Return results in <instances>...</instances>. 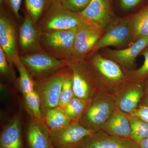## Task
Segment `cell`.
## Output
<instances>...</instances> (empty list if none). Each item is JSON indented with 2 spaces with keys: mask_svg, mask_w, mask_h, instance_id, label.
<instances>
[{
  "mask_svg": "<svg viewBox=\"0 0 148 148\" xmlns=\"http://www.w3.org/2000/svg\"><path fill=\"white\" fill-rule=\"evenodd\" d=\"M14 65L19 74L15 83L23 95L35 90V80L21 63L19 56L15 59Z\"/></svg>",
  "mask_w": 148,
  "mask_h": 148,
  "instance_id": "cell-22",
  "label": "cell"
},
{
  "mask_svg": "<svg viewBox=\"0 0 148 148\" xmlns=\"http://www.w3.org/2000/svg\"><path fill=\"white\" fill-rule=\"evenodd\" d=\"M135 41L132 31V16L116 18L106 29L104 35L96 43L87 57L104 48H121L130 44H132Z\"/></svg>",
  "mask_w": 148,
  "mask_h": 148,
  "instance_id": "cell-4",
  "label": "cell"
},
{
  "mask_svg": "<svg viewBox=\"0 0 148 148\" xmlns=\"http://www.w3.org/2000/svg\"><path fill=\"white\" fill-rule=\"evenodd\" d=\"M76 148H140L131 138L109 135L101 130L85 137Z\"/></svg>",
  "mask_w": 148,
  "mask_h": 148,
  "instance_id": "cell-14",
  "label": "cell"
},
{
  "mask_svg": "<svg viewBox=\"0 0 148 148\" xmlns=\"http://www.w3.org/2000/svg\"><path fill=\"white\" fill-rule=\"evenodd\" d=\"M19 57L34 80L49 76L69 66L68 61L56 58L43 50Z\"/></svg>",
  "mask_w": 148,
  "mask_h": 148,
  "instance_id": "cell-8",
  "label": "cell"
},
{
  "mask_svg": "<svg viewBox=\"0 0 148 148\" xmlns=\"http://www.w3.org/2000/svg\"><path fill=\"white\" fill-rule=\"evenodd\" d=\"M77 27L66 30L42 32L40 44L42 50L53 57L72 61Z\"/></svg>",
  "mask_w": 148,
  "mask_h": 148,
  "instance_id": "cell-2",
  "label": "cell"
},
{
  "mask_svg": "<svg viewBox=\"0 0 148 148\" xmlns=\"http://www.w3.org/2000/svg\"><path fill=\"white\" fill-rule=\"evenodd\" d=\"M116 94V108L130 114L139 106L145 92L142 84L126 81L117 90Z\"/></svg>",
  "mask_w": 148,
  "mask_h": 148,
  "instance_id": "cell-13",
  "label": "cell"
},
{
  "mask_svg": "<svg viewBox=\"0 0 148 148\" xmlns=\"http://www.w3.org/2000/svg\"><path fill=\"white\" fill-rule=\"evenodd\" d=\"M27 139L29 148H53L50 133L43 123L31 121L27 129Z\"/></svg>",
  "mask_w": 148,
  "mask_h": 148,
  "instance_id": "cell-19",
  "label": "cell"
},
{
  "mask_svg": "<svg viewBox=\"0 0 148 148\" xmlns=\"http://www.w3.org/2000/svg\"><path fill=\"white\" fill-rule=\"evenodd\" d=\"M55 148V147H54V148Z\"/></svg>",
  "mask_w": 148,
  "mask_h": 148,
  "instance_id": "cell-37",
  "label": "cell"
},
{
  "mask_svg": "<svg viewBox=\"0 0 148 148\" xmlns=\"http://www.w3.org/2000/svg\"><path fill=\"white\" fill-rule=\"evenodd\" d=\"M116 108L115 95L105 90H101L92 99L79 122L86 128L98 131Z\"/></svg>",
  "mask_w": 148,
  "mask_h": 148,
  "instance_id": "cell-3",
  "label": "cell"
},
{
  "mask_svg": "<svg viewBox=\"0 0 148 148\" xmlns=\"http://www.w3.org/2000/svg\"><path fill=\"white\" fill-rule=\"evenodd\" d=\"M24 19L18 27V46L19 56L42 51L40 44L42 34L37 22L32 20L25 10Z\"/></svg>",
  "mask_w": 148,
  "mask_h": 148,
  "instance_id": "cell-11",
  "label": "cell"
},
{
  "mask_svg": "<svg viewBox=\"0 0 148 148\" xmlns=\"http://www.w3.org/2000/svg\"><path fill=\"white\" fill-rule=\"evenodd\" d=\"M77 14L85 20L106 30L116 18L110 0H91L84 10Z\"/></svg>",
  "mask_w": 148,
  "mask_h": 148,
  "instance_id": "cell-15",
  "label": "cell"
},
{
  "mask_svg": "<svg viewBox=\"0 0 148 148\" xmlns=\"http://www.w3.org/2000/svg\"><path fill=\"white\" fill-rule=\"evenodd\" d=\"M100 130L109 135L130 138L131 127L128 114L116 108Z\"/></svg>",
  "mask_w": 148,
  "mask_h": 148,
  "instance_id": "cell-18",
  "label": "cell"
},
{
  "mask_svg": "<svg viewBox=\"0 0 148 148\" xmlns=\"http://www.w3.org/2000/svg\"><path fill=\"white\" fill-rule=\"evenodd\" d=\"M69 68L73 75L74 96L84 100L92 101L104 86L86 59L70 61Z\"/></svg>",
  "mask_w": 148,
  "mask_h": 148,
  "instance_id": "cell-1",
  "label": "cell"
},
{
  "mask_svg": "<svg viewBox=\"0 0 148 148\" xmlns=\"http://www.w3.org/2000/svg\"><path fill=\"white\" fill-rule=\"evenodd\" d=\"M130 115L138 116L148 123V107L139 104L137 108Z\"/></svg>",
  "mask_w": 148,
  "mask_h": 148,
  "instance_id": "cell-32",
  "label": "cell"
},
{
  "mask_svg": "<svg viewBox=\"0 0 148 148\" xmlns=\"http://www.w3.org/2000/svg\"><path fill=\"white\" fill-rule=\"evenodd\" d=\"M82 19L77 13L65 8L59 0H55L37 23L42 32H47L73 29Z\"/></svg>",
  "mask_w": 148,
  "mask_h": 148,
  "instance_id": "cell-6",
  "label": "cell"
},
{
  "mask_svg": "<svg viewBox=\"0 0 148 148\" xmlns=\"http://www.w3.org/2000/svg\"><path fill=\"white\" fill-rule=\"evenodd\" d=\"M148 46V37L141 38L124 49H108L105 54L119 64L123 71H130L134 66L135 59Z\"/></svg>",
  "mask_w": 148,
  "mask_h": 148,
  "instance_id": "cell-16",
  "label": "cell"
},
{
  "mask_svg": "<svg viewBox=\"0 0 148 148\" xmlns=\"http://www.w3.org/2000/svg\"><path fill=\"white\" fill-rule=\"evenodd\" d=\"M21 115L11 119L0 134V148H24Z\"/></svg>",
  "mask_w": 148,
  "mask_h": 148,
  "instance_id": "cell-17",
  "label": "cell"
},
{
  "mask_svg": "<svg viewBox=\"0 0 148 148\" xmlns=\"http://www.w3.org/2000/svg\"><path fill=\"white\" fill-rule=\"evenodd\" d=\"M131 16L135 41L141 38L148 37V5Z\"/></svg>",
  "mask_w": 148,
  "mask_h": 148,
  "instance_id": "cell-24",
  "label": "cell"
},
{
  "mask_svg": "<svg viewBox=\"0 0 148 148\" xmlns=\"http://www.w3.org/2000/svg\"><path fill=\"white\" fill-rule=\"evenodd\" d=\"M105 31L106 29L82 18L77 27L72 61L85 60Z\"/></svg>",
  "mask_w": 148,
  "mask_h": 148,
  "instance_id": "cell-9",
  "label": "cell"
},
{
  "mask_svg": "<svg viewBox=\"0 0 148 148\" xmlns=\"http://www.w3.org/2000/svg\"><path fill=\"white\" fill-rule=\"evenodd\" d=\"M142 84L144 87L145 94L148 93V79L142 83Z\"/></svg>",
  "mask_w": 148,
  "mask_h": 148,
  "instance_id": "cell-36",
  "label": "cell"
},
{
  "mask_svg": "<svg viewBox=\"0 0 148 148\" xmlns=\"http://www.w3.org/2000/svg\"><path fill=\"white\" fill-rule=\"evenodd\" d=\"M70 71L67 66L51 75L35 80V90L40 98L42 115L48 110L58 106L63 83Z\"/></svg>",
  "mask_w": 148,
  "mask_h": 148,
  "instance_id": "cell-7",
  "label": "cell"
},
{
  "mask_svg": "<svg viewBox=\"0 0 148 148\" xmlns=\"http://www.w3.org/2000/svg\"><path fill=\"white\" fill-rule=\"evenodd\" d=\"M42 116L43 124L49 133L60 130L72 122L64 109L59 106L48 110Z\"/></svg>",
  "mask_w": 148,
  "mask_h": 148,
  "instance_id": "cell-20",
  "label": "cell"
},
{
  "mask_svg": "<svg viewBox=\"0 0 148 148\" xmlns=\"http://www.w3.org/2000/svg\"><path fill=\"white\" fill-rule=\"evenodd\" d=\"M86 59L103 86L106 85L116 87L118 90L126 81L124 71L119 64L113 60L97 52Z\"/></svg>",
  "mask_w": 148,
  "mask_h": 148,
  "instance_id": "cell-10",
  "label": "cell"
},
{
  "mask_svg": "<svg viewBox=\"0 0 148 148\" xmlns=\"http://www.w3.org/2000/svg\"><path fill=\"white\" fill-rule=\"evenodd\" d=\"M142 0H120L121 7L123 10H128L135 7Z\"/></svg>",
  "mask_w": 148,
  "mask_h": 148,
  "instance_id": "cell-33",
  "label": "cell"
},
{
  "mask_svg": "<svg viewBox=\"0 0 148 148\" xmlns=\"http://www.w3.org/2000/svg\"><path fill=\"white\" fill-rule=\"evenodd\" d=\"M24 107L31 121L42 123V116L40 98L36 90L23 95Z\"/></svg>",
  "mask_w": 148,
  "mask_h": 148,
  "instance_id": "cell-21",
  "label": "cell"
},
{
  "mask_svg": "<svg viewBox=\"0 0 148 148\" xmlns=\"http://www.w3.org/2000/svg\"><path fill=\"white\" fill-rule=\"evenodd\" d=\"M91 101L74 97L64 108L72 121H79L90 106Z\"/></svg>",
  "mask_w": 148,
  "mask_h": 148,
  "instance_id": "cell-23",
  "label": "cell"
},
{
  "mask_svg": "<svg viewBox=\"0 0 148 148\" xmlns=\"http://www.w3.org/2000/svg\"><path fill=\"white\" fill-rule=\"evenodd\" d=\"M74 97L75 96L73 90V75L71 69L63 83L59 96L58 106L64 109Z\"/></svg>",
  "mask_w": 148,
  "mask_h": 148,
  "instance_id": "cell-28",
  "label": "cell"
},
{
  "mask_svg": "<svg viewBox=\"0 0 148 148\" xmlns=\"http://www.w3.org/2000/svg\"><path fill=\"white\" fill-rule=\"evenodd\" d=\"M0 73L1 76L12 82H16V79L14 68L11 66L3 51L0 47Z\"/></svg>",
  "mask_w": 148,
  "mask_h": 148,
  "instance_id": "cell-29",
  "label": "cell"
},
{
  "mask_svg": "<svg viewBox=\"0 0 148 148\" xmlns=\"http://www.w3.org/2000/svg\"><path fill=\"white\" fill-rule=\"evenodd\" d=\"M96 132L86 128L79 121H72L60 130L49 133L54 147L76 148L85 137Z\"/></svg>",
  "mask_w": 148,
  "mask_h": 148,
  "instance_id": "cell-12",
  "label": "cell"
},
{
  "mask_svg": "<svg viewBox=\"0 0 148 148\" xmlns=\"http://www.w3.org/2000/svg\"><path fill=\"white\" fill-rule=\"evenodd\" d=\"M62 5L69 10L79 13L84 10L91 0H59Z\"/></svg>",
  "mask_w": 148,
  "mask_h": 148,
  "instance_id": "cell-30",
  "label": "cell"
},
{
  "mask_svg": "<svg viewBox=\"0 0 148 148\" xmlns=\"http://www.w3.org/2000/svg\"><path fill=\"white\" fill-rule=\"evenodd\" d=\"M22 1V0H0V5H4L12 12L16 21H20L21 16L19 11Z\"/></svg>",
  "mask_w": 148,
  "mask_h": 148,
  "instance_id": "cell-31",
  "label": "cell"
},
{
  "mask_svg": "<svg viewBox=\"0 0 148 148\" xmlns=\"http://www.w3.org/2000/svg\"><path fill=\"white\" fill-rule=\"evenodd\" d=\"M140 104L148 107V93H145L140 101Z\"/></svg>",
  "mask_w": 148,
  "mask_h": 148,
  "instance_id": "cell-34",
  "label": "cell"
},
{
  "mask_svg": "<svg viewBox=\"0 0 148 148\" xmlns=\"http://www.w3.org/2000/svg\"><path fill=\"white\" fill-rule=\"evenodd\" d=\"M128 116L131 127L130 138L138 145L148 138V123L138 116L130 114Z\"/></svg>",
  "mask_w": 148,
  "mask_h": 148,
  "instance_id": "cell-26",
  "label": "cell"
},
{
  "mask_svg": "<svg viewBox=\"0 0 148 148\" xmlns=\"http://www.w3.org/2000/svg\"><path fill=\"white\" fill-rule=\"evenodd\" d=\"M145 58L144 64L139 69L130 71H123L126 81L143 83L148 79V46L140 53Z\"/></svg>",
  "mask_w": 148,
  "mask_h": 148,
  "instance_id": "cell-27",
  "label": "cell"
},
{
  "mask_svg": "<svg viewBox=\"0 0 148 148\" xmlns=\"http://www.w3.org/2000/svg\"><path fill=\"white\" fill-rule=\"evenodd\" d=\"M16 21L13 14L6 6L0 5V47L13 68L15 59L19 56L18 29Z\"/></svg>",
  "mask_w": 148,
  "mask_h": 148,
  "instance_id": "cell-5",
  "label": "cell"
},
{
  "mask_svg": "<svg viewBox=\"0 0 148 148\" xmlns=\"http://www.w3.org/2000/svg\"><path fill=\"white\" fill-rule=\"evenodd\" d=\"M138 145L140 148H148V138L141 141Z\"/></svg>",
  "mask_w": 148,
  "mask_h": 148,
  "instance_id": "cell-35",
  "label": "cell"
},
{
  "mask_svg": "<svg viewBox=\"0 0 148 148\" xmlns=\"http://www.w3.org/2000/svg\"><path fill=\"white\" fill-rule=\"evenodd\" d=\"M55 1L25 0V10L32 20L38 22Z\"/></svg>",
  "mask_w": 148,
  "mask_h": 148,
  "instance_id": "cell-25",
  "label": "cell"
}]
</instances>
